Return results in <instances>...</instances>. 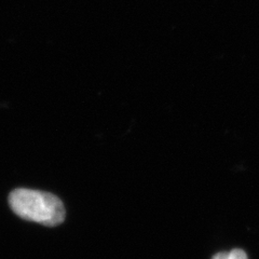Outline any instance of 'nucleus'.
Returning a JSON list of instances; mask_svg holds the SVG:
<instances>
[{"label":"nucleus","mask_w":259,"mask_h":259,"mask_svg":"<svg viewBox=\"0 0 259 259\" xmlns=\"http://www.w3.org/2000/svg\"><path fill=\"white\" fill-rule=\"evenodd\" d=\"M9 204L19 217L48 227L61 225L66 212L61 199L50 192L19 188L9 196Z\"/></svg>","instance_id":"obj_1"},{"label":"nucleus","mask_w":259,"mask_h":259,"mask_svg":"<svg viewBox=\"0 0 259 259\" xmlns=\"http://www.w3.org/2000/svg\"><path fill=\"white\" fill-rule=\"evenodd\" d=\"M212 259H248L244 250L240 248L232 249L230 252H220L212 257Z\"/></svg>","instance_id":"obj_2"}]
</instances>
